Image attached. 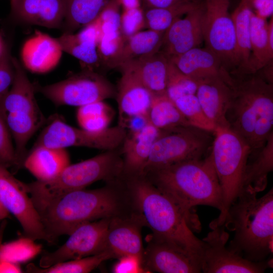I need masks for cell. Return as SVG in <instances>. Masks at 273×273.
<instances>
[{"mask_svg":"<svg viewBox=\"0 0 273 273\" xmlns=\"http://www.w3.org/2000/svg\"><path fill=\"white\" fill-rule=\"evenodd\" d=\"M180 208L194 232L201 230L194 208L198 205L222 209V195L210 153L197 159L180 161L142 175Z\"/></svg>","mask_w":273,"mask_h":273,"instance_id":"1","label":"cell"},{"mask_svg":"<svg viewBox=\"0 0 273 273\" xmlns=\"http://www.w3.org/2000/svg\"><path fill=\"white\" fill-rule=\"evenodd\" d=\"M131 203L126 186L110 185L94 189L68 192L38 211L50 243L62 235H69L86 222L126 215Z\"/></svg>","mask_w":273,"mask_h":273,"instance_id":"2","label":"cell"},{"mask_svg":"<svg viewBox=\"0 0 273 273\" xmlns=\"http://www.w3.org/2000/svg\"><path fill=\"white\" fill-rule=\"evenodd\" d=\"M224 225L234 232L230 250L252 262L272 261V188L260 198L243 189L229 208Z\"/></svg>","mask_w":273,"mask_h":273,"instance_id":"3","label":"cell"},{"mask_svg":"<svg viewBox=\"0 0 273 273\" xmlns=\"http://www.w3.org/2000/svg\"><path fill=\"white\" fill-rule=\"evenodd\" d=\"M126 182L132 205L152 235L201 261L202 240L194 235L177 205L143 175L129 177Z\"/></svg>","mask_w":273,"mask_h":273,"instance_id":"4","label":"cell"},{"mask_svg":"<svg viewBox=\"0 0 273 273\" xmlns=\"http://www.w3.org/2000/svg\"><path fill=\"white\" fill-rule=\"evenodd\" d=\"M232 76L233 93L225 115L229 128L251 150L259 148L273 133V84L256 72Z\"/></svg>","mask_w":273,"mask_h":273,"instance_id":"5","label":"cell"},{"mask_svg":"<svg viewBox=\"0 0 273 273\" xmlns=\"http://www.w3.org/2000/svg\"><path fill=\"white\" fill-rule=\"evenodd\" d=\"M122 158L116 149L87 160L70 164L55 179L25 184L26 189L37 211L64 194L101 180L109 181L121 177Z\"/></svg>","mask_w":273,"mask_h":273,"instance_id":"6","label":"cell"},{"mask_svg":"<svg viewBox=\"0 0 273 273\" xmlns=\"http://www.w3.org/2000/svg\"><path fill=\"white\" fill-rule=\"evenodd\" d=\"M250 147L229 127H217L210 151L222 195V209L210 228L224 225L228 210L243 190L245 168Z\"/></svg>","mask_w":273,"mask_h":273,"instance_id":"7","label":"cell"},{"mask_svg":"<svg viewBox=\"0 0 273 273\" xmlns=\"http://www.w3.org/2000/svg\"><path fill=\"white\" fill-rule=\"evenodd\" d=\"M213 138L214 131L193 125L161 130L152 146L142 175L180 161L206 157Z\"/></svg>","mask_w":273,"mask_h":273,"instance_id":"8","label":"cell"},{"mask_svg":"<svg viewBox=\"0 0 273 273\" xmlns=\"http://www.w3.org/2000/svg\"><path fill=\"white\" fill-rule=\"evenodd\" d=\"M34 85L35 92L58 106L79 107L116 96L115 88L106 78L88 69L54 83Z\"/></svg>","mask_w":273,"mask_h":273,"instance_id":"9","label":"cell"},{"mask_svg":"<svg viewBox=\"0 0 273 273\" xmlns=\"http://www.w3.org/2000/svg\"><path fill=\"white\" fill-rule=\"evenodd\" d=\"M202 19L205 47L219 58L230 74L238 65L234 23L229 13V0H204Z\"/></svg>","mask_w":273,"mask_h":273,"instance_id":"10","label":"cell"},{"mask_svg":"<svg viewBox=\"0 0 273 273\" xmlns=\"http://www.w3.org/2000/svg\"><path fill=\"white\" fill-rule=\"evenodd\" d=\"M126 133V129L119 124L101 131L92 132L54 119L42 130L33 147L66 149L82 147L106 151L114 150L122 145Z\"/></svg>","mask_w":273,"mask_h":273,"instance_id":"11","label":"cell"},{"mask_svg":"<svg viewBox=\"0 0 273 273\" xmlns=\"http://www.w3.org/2000/svg\"><path fill=\"white\" fill-rule=\"evenodd\" d=\"M211 229L201 240L202 272L260 273L272 266V261L252 262L230 250L226 246L230 235L224 225Z\"/></svg>","mask_w":273,"mask_h":273,"instance_id":"12","label":"cell"},{"mask_svg":"<svg viewBox=\"0 0 273 273\" xmlns=\"http://www.w3.org/2000/svg\"><path fill=\"white\" fill-rule=\"evenodd\" d=\"M104 218L88 222L76 228L67 240L52 252H44L39 266L48 267L54 264L99 254L106 250V241L110 219Z\"/></svg>","mask_w":273,"mask_h":273,"instance_id":"13","label":"cell"},{"mask_svg":"<svg viewBox=\"0 0 273 273\" xmlns=\"http://www.w3.org/2000/svg\"><path fill=\"white\" fill-rule=\"evenodd\" d=\"M0 201L21 224L26 237L50 243L40 215L29 196L25 183L0 165Z\"/></svg>","mask_w":273,"mask_h":273,"instance_id":"14","label":"cell"},{"mask_svg":"<svg viewBox=\"0 0 273 273\" xmlns=\"http://www.w3.org/2000/svg\"><path fill=\"white\" fill-rule=\"evenodd\" d=\"M142 262L148 272H202L199 259L153 235L150 236L148 245L144 250Z\"/></svg>","mask_w":273,"mask_h":273,"instance_id":"15","label":"cell"},{"mask_svg":"<svg viewBox=\"0 0 273 273\" xmlns=\"http://www.w3.org/2000/svg\"><path fill=\"white\" fill-rule=\"evenodd\" d=\"M204 10V3H200L184 18L175 20L165 31L159 51L169 57L198 47L203 41Z\"/></svg>","mask_w":273,"mask_h":273,"instance_id":"16","label":"cell"},{"mask_svg":"<svg viewBox=\"0 0 273 273\" xmlns=\"http://www.w3.org/2000/svg\"><path fill=\"white\" fill-rule=\"evenodd\" d=\"M68 0H11L10 19L14 23L61 29Z\"/></svg>","mask_w":273,"mask_h":273,"instance_id":"17","label":"cell"},{"mask_svg":"<svg viewBox=\"0 0 273 273\" xmlns=\"http://www.w3.org/2000/svg\"><path fill=\"white\" fill-rule=\"evenodd\" d=\"M145 225L137 213L111 218L107 232L106 250L114 258L132 255L143 257L144 248L141 228Z\"/></svg>","mask_w":273,"mask_h":273,"instance_id":"18","label":"cell"},{"mask_svg":"<svg viewBox=\"0 0 273 273\" xmlns=\"http://www.w3.org/2000/svg\"><path fill=\"white\" fill-rule=\"evenodd\" d=\"M119 68L122 75L116 92L120 123L136 116H147L155 95L141 81L128 64Z\"/></svg>","mask_w":273,"mask_h":273,"instance_id":"19","label":"cell"},{"mask_svg":"<svg viewBox=\"0 0 273 273\" xmlns=\"http://www.w3.org/2000/svg\"><path fill=\"white\" fill-rule=\"evenodd\" d=\"M233 77H215L196 82L197 96L206 117L217 127H229L225 118L233 93Z\"/></svg>","mask_w":273,"mask_h":273,"instance_id":"20","label":"cell"},{"mask_svg":"<svg viewBox=\"0 0 273 273\" xmlns=\"http://www.w3.org/2000/svg\"><path fill=\"white\" fill-rule=\"evenodd\" d=\"M63 52L56 38L36 30L24 43L21 58L23 65L30 72L43 74L58 65Z\"/></svg>","mask_w":273,"mask_h":273,"instance_id":"21","label":"cell"},{"mask_svg":"<svg viewBox=\"0 0 273 273\" xmlns=\"http://www.w3.org/2000/svg\"><path fill=\"white\" fill-rule=\"evenodd\" d=\"M168 58L177 70L196 82L215 77L227 78L231 75L219 58L206 47H196Z\"/></svg>","mask_w":273,"mask_h":273,"instance_id":"22","label":"cell"},{"mask_svg":"<svg viewBox=\"0 0 273 273\" xmlns=\"http://www.w3.org/2000/svg\"><path fill=\"white\" fill-rule=\"evenodd\" d=\"M161 131L148 122L141 129L126 133L122 144V175L128 178L143 174L152 146Z\"/></svg>","mask_w":273,"mask_h":273,"instance_id":"23","label":"cell"},{"mask_svg":"<svg viewBox=\"0 0 273 273\" xmlns=\"http://www.w3.org/2000/svg\"><path fill=\"white\" fill-rule=\"evenodd\" d=\"M100 36L96 19L78 32L65 33L57 38L64 52L77 59L83 69L95 70L100 66L97 45Z\"/></svg>","mask_w":273,"mask_h":273,"instance_id":"24","label":"cell"},{"mask_svg":"<svg viewBox=\"0 0 273 273\" xmlns=\"http://www.w3.org/2000/svg\"><path fill=\"white\" fill-rule=\"evenodd\" d=\"M12 61L15 76L9 90L0 103L5 113L42 115L35 97L34 84L29 80L21 64L14 57Z\"/></svg>","mask_w":273,"mask_h":273,"instance_id":"25","label":"cell"},{"mask_svg":"<svg viewBox=\"0 0 273 273\" xmlns=\"http://www.w3.org/2000/svg\"><path fill=\"white\" fill-rule=\"evenodd\" d=\"M70 164L66 149L38 146L26 155L23 165L36 180L47 182L57 177Z\"/></svg>","mask_w":273,"mask_h":273,"instance_id":"26","label":"cell"},{"mask_svg":"<svg viewBox=\"0 0 273 273\" xmlns=\"http://www.w3.org/2000/svg\"><path fill=\"white\" fill-rule=\"evenodd\" d=\"M124 64L131 67L143 84L154 95H166L170 62L168 57L163 53L159 51Z\"/></svg>","mask_w":273,"mask_h":273,"instance_id":"27","label":"cell"},{"mask_svg":"<svg viewBox=\"0 0 273 273\" xmlns=\"http://www.w3.org/2000/svg\"><path fill=\"white\" fill-rule=\"evenodd\" d=\"M273 170V133L262 147L251 150L245 168L243 189L256 193L263 191Z\"/></svg>","mask_w":273,"mask_h":273,"instance_id":"28","label":"cell"},{"mask_svg":"<svg viewBox=\"0 0 273 273\" xmlns=\"http://www.w3.org/2000/svg\"><path fill=\"white\" fill-rule=\"evenodd\" d=\"M250 0H241L231 14L235 26L238 65L233 75L247 74L251 54L250 19L253 13Z\"/></svg>","mask_w":273,"mask_h":273,"instance_id":"29","label":"cell"},{"mask_svg":"<svg viewBox=\"0 0 273 273\" xmlns=\"http://www.w3.org/2000/svg\"><path fill=\"white\" fill-rule=\"evenodd\" d=\"M5 119L15 142L18 167L23 165L26 156V146L32 135L44 121L43 115L4 113Z\"/></svg>","mask_w":273,"mask_h":273,"instance_id":"30","label":"cell"},{"mask_svg":"<svg viewBox=\"0 0 273 273\" xmlns=\"http://www.w3.org/2000/svg\"><path fill=\"white\" fill-rule=\"evenodd\" d=\"M268 22L254 13L250 19L251 54L247 74L255 73L273 60L269 52L267 38Z\"/></svg>","mask_w":273,"mask_h":273,"instance_id":"31","label":"cell"},{"mask_svg":"<svg viewBox=\"0 0 273 273\" xmlns=\"http://www.w3.org/2000/svg\"><path fill=\"white\" fill-rule=\"evenodd\" d=\"M110 0H68L61 30L72 33L94 21Z\"/></svg>","mask_w":273,"mask_h":273,"instance_id":"32","label":"cell"},{"mask_svg":"<svg viewBox=\"0 0 273 273\" xmlns=\"http://www.w3.org/2000/svg\"><path fill=\"white\" fill-rule=\"evenodd\" d=\"M147 118L148 122L160 130L192 125L166 95L155 96Z\"/></svg>","mask_w":273,"mask_h":273,"instance_id":"33","label":"cell"},{"mask_svg":"<svg viewBox=\"0 0 273 273\" xmlns=\"http://www.w3.org/2000/svg\"><path fill=\"white\" fill-rule=\"evenodd\" d=\"M164 32L150 29L140 31L125 41L118 67L136 59L152 55L160 51Z\"/></svg>","mask_w":273,"mask_h":273,"instance_id":"34","label":"cell"},{"mask_svg":"<svg viewBox=\"0 0 273 273\" xmlns=\"http://www.w3.org/2000/svg\"><path fill=\"white\" fill-rule=\"evenodd\" d=\"M115 258L108 250L81 258L60 262L48 267H41L30 263L26 266L29 273H87L98 267L104 261Z\"/></svg>","mask_w":273,"mask_h":273,"instance_id":"35","label":"cell"},{"mask_svg":"<svg viewBox=\"0 0 273 273\" xmlns=\"http://www.w3.org/2000/svg\"><path fill=\"white\" fill-rule=\"evenodd\" d=\"M198 1L189 2L167 8H148L143 9L145 28L164 32L177 18L195 8Z\"/></svg>","mask_w":273,"mask_h":273,"instance_id":"36","label":"cell"},{"mask_svg":"<svg viewBox=\"0 0 273 273\" xmlns=\"http://www.w3.org/2000/svg\"><path fill=\"white\" fill-rule=\"evenodd\" d=\"M112 109L104 101L79 107L76 119L80 128L92 132L107 128L112 118Z\"/></svg>","mask_w":273,"mask_h":273,"instance_id":"37","label":"cell"},{"mask_svg":"<svg viewBox=\"0 0 273 273\" xmlns=\"http://www.w3.org/2000/svg\"><path fill=\"white\" fill-rule=\"evenodd\" d=\"M124 43L120 31L101 35L97 45L100 65L108 68H117Z\"/></svg>","mask_w":273,"mask_h":273,"instance_id":"38","label":"cell"},{"mask_svg":"<svg viewBox=\"0 0 273 273\" xmlns=\"http://www.w3.org/2000/svg\"><path fill=\"white\" fill-rule=\"evenodd\" d=\"M173 102L192 125L214 131V125L205 115L196 94L183 96Z\"/></svg>","mask_w":273,"mask_h":273,"instance_id":"39","label":"cell"},{"mask_svg":"<svg viewBox=\"0 0 273 273\" xmlns=\"http://www.w3.org/2000/svg\"><path fill=\"white\" fill-rule=\"evenodd\" d=\"M27 237L3 244L1 254L4 260L19 264L36 256L40 251V246Z\"/></svg>","mask_w":273,"mask_h":273,"instance_id":"40","label":"cell"},{"mask_svg":"<svg viewBox=\"0 0 273 273\" xmlns=\"http://www.w3.org/2000/svg\"><path fill=\"white\" fill-rule=\"evenodd\" d=\"M196 82L180 73L170 62V75L166 92L167 96L174 102L183 96L196 94Z\"/></svg>","mask_w":273,"mask_h":273,"instance_id":"41","label":"cell"},{"mask_svg":"<svg viewBox=\"0 0 273 273\" xmlns=\"http://www.w3.org/2000/svg\"><path fill=\"white\" fill-rule=\"evenodd\" d=\"M12 137L6 121L4 112L0 106V165L6 168L18 166Z\"/></svg>","mask_w":273,"mask_h":273,"instance_id":"42","label":"cell"},{"mask_svg":"<svg viewBox=\"0 0 273 273\" xmlns=\"http://www.w3.org/2000/svg\"><path fill=\"white\" fill-rule=\"evenodd\" d=\"M120 7L116 0H110L103 9L96 19L99 25L100 35L120 31Z\"/></svg>","mask_w":273,"mask_h":273,"instance_id":"43","label":"cell"},{"mask_svg":"<svg viewBox=\"0 0 273 273\" xmlns=\"http://www.w3.org/2000/svg\"><path fill=\"white\" fill-rule=\"evenodd\" d=\"M145 28L144 10L141 7L123 10L120 31L125 41Z\"/></svg>","mask_w":273,"mask_h":273,"instance_id":"44","label":"cell"},{"mask_svg":"<svg viewBox=\"0 0 273 273\" xmlns=\"http://www.w3.org/2000/svg\"><path fill=\"white\" fill-rule=\"evenodd\" d=\"M11 47L9 43L5 42L0 55V103L11 87L15 76Z\"/></svg>","mask_w":273,"mask_h":273,"instance_id":"45","label":"cell"},{"mask_svg":"<svg viewBox=\"0 0 273 273\" xmlns=\"http://www.w3.org/2000/svg\"><path fill=\"white\" fill-rule=\"evenodd\" d=\"M112 272L114 273H146L142 257L132 255H125L118 258L113 265Z\"/></svg>","mask_w":273,"mask_h":273,"instance_id":"46","label":"cell"},{"mask_svg":"<svg viewBox=\"0 0 273 273\" xmlns=\"http://www.w3.org/2000/svg\"><path fill=\"white\" fill-rule=\"evenodd\" d=\"M250 4L254 14L266 19L273 14V0H250Z\"/></svg>","mask_w":273,"mask_h":273,"instance_id":"47","label":"cell"},{"mask_svg":"<svg viewBox=\"0 0 273 273\" xmlns=\"http://www.w3.org/2000/svg\"><path fill=\"white\" fill-rule=\"evenodd\" d=\"M6 222V219H4L0 224V272H21L19 264L4 260L2 256V240Z\"/></svg>","mask_w":273,"mask_h":273,"instance_id":"48","label":"cell"},{"mask_svg":"<svg viewBox=\"0 0 273 273\" xmlns=\"http://www.w3.org/2000/svg\"><path fill=\"white\" fill-rule=\"evenodd\" d=\"M148 8H167L197 0H142Z\"/></svg>","mask_w":273,"mask_h":273,"instance_id":"49","label":"cell"},{"mask_svg":"<svg viewBox=\"0 0 273 273\" xmlns=\"http://www.w3.org/2000/svg\"><path fill=\"white\" fill-rule=\"evenodd\" d=\"M273 60L259 70L256 73L267 83L273 84Z\"/></svg>","mask_w":273,"mask_h":273,"instance_id":"50","label":"cell"},{"mask_svg":"<svg viewBox=\"0 0 273 273\" xmlns=\"http://www.w3.org/2000/svg\"><path fill=\"white\" fill-rule=\"evenodd\" d=\"M123 10L141 7L142 0H116Z\"/></svg>","mask_w":273,"mask_h":273,"instance_id":"51","label":"cell"},{"mask_svg":"<svg viewBox=\"0 0 273 273\" xmlns=\"http://www.w3.org/2000/svg\"><path fill=\"white\" fill-rule=\"evenodd\" d=\"M267 38L268 44L269 52L271 54L273 55V17H271V19L268 22L267 28Z\"/></svg>","mask_w":273,"mask_h":273,"instance_id":"52","label":"cell"},{"mask_svg":"<svg viewBox=\"0 0 273 273\" xmlns=\"http://www.w3.org/2000/svg\"><path fill=\"white\" fill-rule=\"evenodd\" d=\"M10 217V213L4 207L0 201V220L2 221Z\"/></svg>","mask_w":273,"mask_h":273,"instance_id":"53","label":"cell"},{"mask_svg":"<svg viewBox=\"0 0 273 273\" xmlns=\"http://www.w3.org/2000/svg\"><path fill=\"white\" fill-rule=\"evenodd\" d=\"M5 42L3 41V40H2V38H1V37L0 36V55H1V54L2 53V52L3 51V49L4 48V46H5Z\"/></svg>","mask_w":273,"mask_h":273,"instance_id":"54","label":"cell"},{"mask_svg":"<svg viewBox=\"0 0 273 273\" xmlns=\"http://www.w3.org/2000/svg\"><path fill=\"white\" fill-rule=\"evenodd\" d=\"M1 221V220H0V222Z\"/></svg>","mask_w":273,"mask_h":273,"instance_id":"55","label":"cell"}]
</instances>
